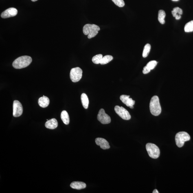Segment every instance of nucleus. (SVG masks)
Returning a JSON list of instances; mask_svg holds the SVG:
<instances>
[{"instance_id": "f257e3e1", "label": "nucleus", "mask_w": 193, "mask_h": 193, "mask_svg": "<svg viewBox=\"0 0 193 193\" xmlns=\"http://www.w3.org/2000/svg\"><path fill=\"white\" fill-rule=\"evenodd\" d=\"M31 57L27 56L19 57L13 62L12 65L15 69H20L27 67L32 62Z\"/></svg>"}, {"instance_id": "f03ea898", "label": "nucleus", "mask_w": 193, "mask_h": 193, "mask_svg": "<svg viewBox=\"0 0 193 193\" xmlns=\"http://www.w3.org/2000/svg\"><path fill=\"white\" fill-rule=\"evenodd\" d=\"M151 113L154 116H158L160 114L161 108L160 104L159 97L156 95L152 97L150 104Z\"/></svg>"}, {"instance_id": "7ed1b4c3", "label": "nucleus", "mask_w": 193, "mask_h": 193, "mask_svg": "<svg viewBox=\"0 0 193 193\" xmlns=\"http://www.w3.org/2000/svg\"><path fill=\"white\" fill-rule=\"evenodd\" d=\"M100 30V28L98 25L95 24H86L83 28V34L88 36V38L91 39L95 37L98 34Z\"/></svg>"}, {"instance_id": "20e7f679", "label": "nucleus", "mask_w": 193, "mask_h": 193, "mask_svg": "<svg viewBox=\"0 0 193 193\" xmlns=\"http://www.w3.org/2000/svg\"><path fill=\"white\" fill-rule=\"evenodd\" d=\"M175 139L176 145L181 148L183 146L185 142L190 140V136L186 132H180L176 134Z\"/></svg>"}, {"instance_id": "39448f33", "label": "nucleus", "mask_w": 193, "mask_h": 193, "mask_svg": "<svg viewBox=\"0 0 193 193\" xmlns=\"http://www.w3.org/2000/svg\"><path fill=\"white\" fill-rule=\"evenodd\" d=\"M146 149L149 156L152 159H156L160 156V150L158 146L152 143H148L146 145Z\"/></svg>"}, {"instance_id": "423d86ee", "label": "nucleus", "mask_w": 193, "mask_h": 193, "mask_svg": "<svg viewBox=\"0 0 193 193\" xmlns=\"http://www.w3.org/2000/svg\"><path fill=\"white\" fill-rule=\"evenodd\" d=\"M83 71L80 67L73 68L71 70L70 76L71 80L73 82H77L80 81L82 76Z\"/></svg>"}, {"instance_id": "0eeeda50", "label": "nucleus", "mask_w": 193, "mask_h": 193, "mask_svg": "<svg viewBox=\"0 0 193 193\" xmlns=\"http://www.w3.org/2000/svg\"><path fill=\"white\" fill-rule=\"evenodd\" d=\"M115 110L116 113L124 120H130L131 118V116L130 113L122 107L116 106L115 107Z\"/></svg>"}, {"instance_id": "6e6552de", "label": "nucleus", "mask_w": 193, "mask_h": 193, "mask_svg": "<svg viewBox=\"0 0 193 193\" xmlns=\"http://www.w3.org/2000/svg\"><path fill=\"white\" fill-rule=\"evenodd\" d=\"M97 119L103 124H109L111 122V118L109 115L105 113L104 109H100L97 115Z\"/></svg>"}, {"instance_id": "1a4fd4ad", "label": "nucleus", "mask_w": 193, "mask_h": 193, "mask_svg": "<svg viewBox=\"0 0 193 193\" xmlns=\"http://www.w3.org/2000/svg\"><path fill=\"white\" fill-rule=\"evenodd\" d=\"M23 106L21 103L17 100H15L13 104V116L14 117H18L22 114Z\"/></svg>"}, {"instance_id": "9d476101", "label": "nucleus", "mask_w": 193, "mask_h": 193, "mask_svg": "<svg viewBox=\"0 0 193 193\" xmlns=\"http://www.w3.org/2000/svg\"><path fill=\"white\" fill-rule=\"evenodd\" d=\"M18 10L15 8H10L7 9L1 13V16L3 18L13 17L17 14Z\"/></svg>"}, {"instance_id": "9b49d317", "label": "nucleus", "mask_w": 193, "mask_h": 193, "mask_svg": "<svg viewBox=\"0 0 193 193\" xmlns=\"http://www.w3.org/2000/svg\"><path fill=\"white\" fill-rule=\"evenodd\" d=\"M130 95H121L120 97V100L124 104L130 108H133V105L135 104V101L130 98Z\"/></svg>"}, {"instance_id": "f8f14e48", "label": "nucleus", "mask_w": 193, "mask_h": 193, "mask_svg": "<svg viewBox=\"0 0 193 193\" xmlns=\"http://www.w3.org/2000/svg\"><path fill=\"white\" fill-rule=\"evenodd\" d=\"M95 142L97 145L100 146V148L103 150L108 149L110 148L108 142L102 138H97L95 139Z\"/></svg>"}, {"instance_id": "ddd939ff", "label": "nucleus", "mask_w": 193, "mask_h": 193, "mask_svg": "<svg viewBox=\"0 0 193 193\" xmlns=\"http://www.w3.org/2000/svg\"><path fill=\"white\" fill-rule=\"evenodd\" d=\"M58 126L57 121L56 119L52 118L47 121L45 123V126L49 129L53 130L56 128Z\"/></svg>"}, {"instance_id": "4468645a", "label": "nucleus", "mask_w": 193, "mask_h": 193, "mask_svg": "<svg viewBox=\"0 0 193 193\" xmlns=\"http://www.w3.org/2000/svg\"><path fill=\"white\" fill-rule=\"evenodd\" d=\"M38 104L42 108H45L48 106L50 101L48 97L44 96L40 97L38 100Z\"/></svg>"}, {"instance_id": "2eb2a0df", "label": "nucleus", "mask_w": 193, "mask_h": 193, "mask_svg": "<svg viewBox=\"0 0 193 193\" xmlns=\"http://www.w3.org/2000/svg\"><path fill=\"white\" fill-rule=\"evenodd\" d=\"M70 186L73 189L76 190H81V189L85 188L86 185L85 183L82 182L75 181L72 182Z\"/></svg>"}, {"instance_id": "dca6fc26", "label": "nucleus", "mask_w": 193, "mask_h": 193, "mask_svg": "<svg viewBox=\"0 0 193 193\" xmlns=\"http://www.w3.org/2000/svg\"><path fill=\"white\" fill-rule=\"evenodd\" d=\"M171 12L173 16L175 18L176 20L180 19L181 18V15L183 14V10L178 7L174 8Z\"/></svg>"}, {"instance_id": "f3484780", "label": "nucleus", "mask_w": 193, "mask_h": 193, "mask_svg": "<svg viewBox=\"0 0 193 193\" xmlns=\"http://www.w3.org/2000/svg\"><path fill=\"white\" fill-rule=\"evenodd\" d=\"M81 100L83 107L86 109L89 107V100L87 95L85 93H82L81 95Z\"/></svg>"}, {"instance_id": "a211bd4d", "label": "nucleus", "mask_w": 193, "mask_h": 193, "mask_svg": "<svg viewBox=\"0 0 193 193\" xmlns=\"http://www.w3.org/2000/svg\"><path fill=\"white\" fill-rule=\"evenodd\" d=\"M61 118L63 122L66 125L69 124V114L65 110L62 111L61 113Z\"/></svg>"}, {"instance_id": "6ab92c4d", "label": "nucleus", "mask_w": 193, "mask_h": 193, "mask_svg": "<svg viewBox=\"0 0 193 193\" xmlns=\"http://www.w3.org/2000/svg\"><path fill=\"white\" fill-rule=\"evenodd\" d=\"M166 15V13L164 10H160L159 11L158 13V20L161 24L163 25L165 23V18Z\"/></svg>"}, {"instance_id": "aec40b11", "label": "nucleus", "mask_w": 193, "mask_h": 193, "mask_svg": "<svg viewBox=\"0 0 193 193\" xmlns=\"http://www.w3.org/2000/svg\"><path fill=\"white\" fill-rule=\"evenodd\" d=\"M113 59V57L111 55H106V56L103 57L100 64L102 65L106 64L111 62Z\"/></svg>"}, {"instance_id": "412c9836", "label": "nucleus", "mask_w": 193, "mask_h": 193, "mask_svg": "<svg viewBox=\"0 0 193 193\" xmlns=\"http://www.w3.org/2000/svg\"><path fill=\"white\" fill-rule=\"evenodd\" d=\"M151 48V46L149 44H147L145 46L142 53L143 57L146 58L148 56L149 53L150 52Z\"/></svg>"}, {"instance_id": "4be33fe9", "label": "nucleus", "mask_w": 193, "mask_h": 193, "mask_svg": "<svg viewBox=\"0 0 193 193\" xmlns=\"http://www.w3.org/2000/svg\"><path fill=\"white\" fill-rule=\"evenodd\" d=\"M184 30L185 32H193V20L189 22L186 24Z\"/></svg>"}, {"instance_id": "5701e85b", "label": "nucleus", "mask_w": 193, "mask_h": 193, "mask_svg": "<svg viewBox=\"0 0 193 193\" xmlns=\"http://www.w3.org/2000/svg\"><path fill=\"white\" fill-rule=\"evenodd\" d=\"M103 57V55L102 54H97L93 57L92 59V61L94 63L100 64L101 61Z\"/></svg>"}, {"instance_id": "b1692460", "label": "nucleus", "mask_w": 193, "mask_h": 193, "mask_svg": "<svg viewBox=\"0 0 193 193\" xmlns=\"http://www.w3.org/2000/svg\"><path fill=\"white\" fill-rule=\"evenodd\" d=\"M157 62L156 60H152L147 64L146 67L150 70L153 69L157 65Z\"/></svg>"}, {"instance_id": "393cba45", "label": "nucleus", "mask_w": 193, "mask_h": 193, "mask_svg": "<svg viewBox=\"0 0 193 193\" xmlns=\"http://www.w3.org/2000/svg\"><path fill=\"white\" fill-rule=\"evenodd\" d=\"M115 4L119 7L124 6L125 3L124 0H112Z\"/></svg>"}, {"instance_id": "a878e982", "label": "nucleus", "mask_w": 193, "mask_h": 193, "mask_svg": "<svg viewBox=\"0 0 193 193\" xmlns=\"http://www.w3.org/2000/svg\"><path fill=\"white\" fill-rule=\"evenodd\" d=\"M150 71L151 70H150V69H149L148 68L146 67V66H145L144 68H143V73L144 74H148V73L150 72Z\"/></svg>"}, {"instance_id": "bb28decb", "label": "nucleus", "mask_w": 193, "mask_h": 193, "mask_svg": "<svg viewBox=\"0 0 193 193\" xmlns=\"http://www.w3.org/2000/svg\"><path fill=\"white\" fill-rule=\"evenodd\" d=\"M153 193H159V192H158V191L157 190H156V189H155L154 191L153 192H152Z\"/></svg>"}, {"instance_id": "cd10ccee", "label": "nucleus", "mask_w": 193, "mask_h": 193, "mask_svg": "<svg viewBox=\"0 0 193 193\" xmlns=\"http://www.w3.org/2000/svg\"><path fill=\"white\" fill-rule=\"evenodd\" d=\"M31 1H32L34 2V1H38V0H31Z\"/></svg>"}, {"instance_id": "c85d7f7f", "label": "nucleus", "mask_w": 193, "mask_h": 193, "mask_svg": "<svg viewBox=\"0 0 193 193\" xmlns=\"http://www.w3.org/2000/svg\"><path fill=\"white\" fill-rule=\"evenodd\" d=\"M172 1H179V0H172Z\"/></svg>"}]
</instances>
